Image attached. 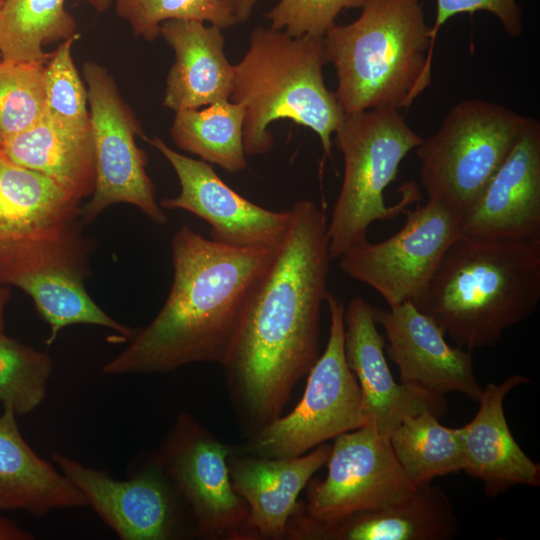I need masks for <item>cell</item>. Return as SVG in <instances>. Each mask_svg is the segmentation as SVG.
Listing matches in <instances>:
<instances>
[{
	"mask_svg": "<svg viewBox=\"0 0 540 540\" xmlns=\"http://www.w3.org/2000/svg\"><path fill=\"white\" fill-rule=\"evenodd\" d=\"M323 37H294L281 30L256 27L249 49L234 65L231 101L244 107L243 144L247 156L273 146L272 122L289 119L315 132L325 155L344 111L323 78Z\"/></svg>",
	"mask_w": 540,
	"mask_h": 540,
	"instance_id": "5b68a950",
	"label": "cell"
},
{
	"mask_svg": "<svg viewBox=\"0 0 540 540\" xmlns=\"http://www.w3.org/2000/svg\"><path fill=\"white\" fill-rule=\"evenodd\" d=\"M344 325L345 355L361 391L366 423L389 435L409 415L428 411L440 418L445 414V396L395 381L384 355V338L368 301L354 297L345 309Z\"/></svg>",
	"mask_w": 540,
	"mask_h": 540,
	"instance_id": "ac0fdd59",
	"label": "cell"
},
{
	"mask_svg": "<svg viewBox=\"0 0 540 540\" xmlns=\"http://www.w3.org/2000/svg\"><path fill=\"white\" fill-rule=\"evenodd\" d=\"M458 532L453 505L438 485L428 483L408 497L329 525L291 518L286 538L308 540H450Z\"/></svg>",
	"mask_w": 540,
	"mask_h": 540,
	"instance_id": "44dd1931",
	"label": "cell"
},
{
	"mask_svg": "<svg viewBox=\"0 0 540 540\" xmlns=\"http://www.w3.org/2000/svg\"><path fill=\"white\" fill-rule=\"evenodd\" d=\"M114 1V0H113Z\"/></svg>",
	"mask_w": 540,
	"mask_h": 540,
	"instance_id": "ab89813d",
	"label": "cell"
},
{
	"mask_svg": "<svg viewBox=\"0 0 540 540\" xmlns=\"http://www.w3.org/2000/svg\"><path fill=\"white\" fill-rule=\"evenodd\" d=\"M462 236L540 238V124L531 117L512 150L462 214Z\"/></svg>",
	"mask_w": 540,
	"mask_h": 540,
	"instance_id": "e0dca14e",
	"label": "cell"
},
{
	"mask_svg": "<svg viewBox=\"0 0 540 540\" xmlns=\"http://www.w3.org/2000/svg\"><path fill=\"white\" fill-rule=\"evenodd\" d=\"M331 445L322 443L304 455L263 458L236 452L228 457L234 490L245 501L257 539L286 538L298 497L312 476L327 462Z\"/></svg>",
	"mask_w": 540,
	"mask_h": 540,
	"instance_id": "ffe728a7",
	"label": "cell"
},
{
	"mask_svg": "<svg viewBox=\"0 0 540 540\" xmlns=\"http://www.w3.org/2000/svg\"><path fill=\"white\" fill-rule=\"evenodd\" d=\"M98 13L113 0H79ZM65 0H4L0 5V53L5 61L46 63L43 45L77 37V24Z\"/></svg>",
	"mask_w": 540,
	"mask_h": 540,
	"instance_id": "484cf974",
	"label": "cell"
},
{
	"mask_svg": "<svg viewBox=\"0 0 540 540\" xmlns=\"http://www.w3.org/2000/svg\"><path fill=\"white\" fill-rule=\"evenodd\" d=\"M222 29L196 20H168L160 35L175 53L163 105L175 112L229 100L235 67L224 51Z\"/></svg>",
	"mask_w": 540,
	"mask_h": 540,
	"instance_id": "7402d4cb",
	"label": "cell"
},
{
	"mask_svg": "<svg viewBox=\"0 0 540 540\" xmlns=\"http://www.w3.org/2000/svg\"><path fill=\"white\" fill-rule=\"evenodd\" d=\"M233 11L237 23L246 22L258 0H225Z\"/></svg>",
	"mask_w": 540,
	"mask_h": 540,
	"instance_id": "e575fe53",
	"label": "cell"
},
{
	"mask_svg": "<svg viewBox=\"0 0 540 540\" xmlns=\"http://www.w3.org/2000/svg\"><path fill=\"white\" fill-rule=\"evenodd\" d=\"M233 451L188 413L177 417L160 446L156 466L188 504L196 536L257 539L248 506L231 483L227 461Z\"/></svg>",
	"mask_w": 540,
	"mask_h": 540,
	"instance_id": "30bf717a",
	"label": "cell"
},
{
	"mask_svg": "<svg viewBox=\"0 0 540 540\" xmlns=\"http://www.w3.org/2000/svg\"><path fill=\"white\" fill-rule=\"evenodd\" d=\"M366 0H279L267 12L271 28L290 36L322 38L335 24L340 12L361 8Z\"/></svg>",
	"mask_w": 540,
	"mask_h": 540,
	"instance_id": "d6a6232c",
	"label": "cell"
},
{
	"mask_svg": "<svg viewBox=\"0 0 540 540\" xmlns=\"http://www.w3.org/2000/svg\"><path fill=\"white\" fill-rule=\"evenodd\" d=\"M336 144L344 160V176L334 204L327 236L332 259H339L354 245L367 240L369 226L404 214L422 201L418 185L400 187V200L389 206L386 188L396 180L405 156L423 138L406 123L399 110L391 107L344 113L335 131Z\"/></svg>",
	"mask_w": 540,
	"mask_h": 540,
	"instance_id": "8992f818",
	"label": "cell"
},
{
	"mask_svg": "<svg viewBox=\"0 0 540 540\" xmlns=\"http://www.w3.org/2000/svg\"><path fill=\"white\" fill-rule=\"evenodd\" d=\"M30 536L17 525L6 519L0 518V540H24Z\"/></svg>",
	"mask_w": 540,
	"mask_h": 540,
	"instance_id": "d590c367",
	"label": "cell"
},
{
	"mask_svg": "<svg viewBox=\"0 0 540 540\" xmlns=\"http://www.w3.org/2000/svg\"><path fill=\"white\" fill-rule=\"evenodd\" d=\"M87 254L76 220L0 241V284L16 286L32 298L50 326L48 345L72 324L102 326L126 341L137 331L114 320L89 296Z\"/></svg>",
	"mask_w": 540,
	"mask_h": 540,
	"instance_id": "ba28073f",
	"label": "cell"
},
{
	"mask_svg": "<svg viewBox=\"0 0 540 540\" xmlns=\"http://www.w3.org/2000/svg\"><path fill=\"white\" fill-rule=\"evenodd\" d=\"M0 147H1V139H0Z\"/></svg>",
	"mask_w": 540,
	"mask_h": 540,
	"instance_id": "f35d334b",
	"label": "cell"
},
{
	"mask_svg": "<svg viewBox=\"0 0 540 540\" xmlns=\"http://www.w3.org/2000/svg\"><path fill=\"white\" fill-rule=\"evenodd\" d=\"M3 1H4V0H0V5L2 4Z\"/></svg>",
	"mask_w": 540,
	"mask_h": 540,
	"instance_id": "74e56055",
	"label": "cell"
},
{
	"mask_svg": "<svg viewBox=\"0 0 540 540\" xmlns=\"http://www.w3.org/2000/svg\"><path fill=\"white\" fill-rule=\"evenodd\" d=\"M540 302V238L461 236L445 251L414 306L456 346H494Z\"/></svg>",
	"mask_w": 540,
	"mask_h": 540,
	"instance_id": "3957f363",
	"label": "cell"
},
{
	"mask_svg": "<svg viewBox=\"0 0 540 540\" xmlns=\"http://www.w3.org/2000/svg\"><path fill=\"white\" fill-rule=\"evenodd\" d=\"M77 37L62 41L44 66L45 114L68 128L91 130L88 93L75 67L71 47Z\"/></svg>",
	"mask_w": 540,
	"mask_h": 540,
	"instance_id": "1f68e13d",
	"label": "cell"
},
{
	"mask_svg": "<svg viewBox=\"0 0 540 540\" xmlns=\"http://www.w3.org/2000/svg\"><path fill=\"white\" fill-rule=\"evenodd\" d=\"M527 120L487 100L466 99L454 105L439 129L415 148L428 199L463 214L506 159Z\"/></svg>",
	"mask_w": 540,
	"mask_h": 540,
	"instance_id": "52a82bcc",
	"label": "cell"
},
{
	"mask_svg": "<svg viewBox=\"0 0 540 540\" xmlns=\"http://www.w3.org/2000/svg\"><path fill=\"white\" fill-rule=\"evenodd\" d=\"M529 382L528 377L514 374L500 383L486 384L474 418L459 428L462 471L482 481L487 496H498L516 485L535 487L540 484V466L517 444L504 412L507 394Z\"/></svg>",
	"mask_w": 540,
	"mask_h": 540,
	"instance_id": "d6986e66",
	"label": "cell"
},
{
	"mask_svg": "<svg viewBox=\"0 0 540 540\" xmlns=\"http://www.w3.org/2000/svg\"><path fill=\"white\" fill-rule=\"evenodd\" d=\"M147 141L173 167L180 184L176 197L164 198V209H181L205 220L210 239L240 248H276L282 242L290 222V209L273 211L261 207L229 187L212 166L178 153L161 138Z\"/></svg>",
	"mask_w": 540,
	"mask_h": 540,
	"instance_id": "5bb4252c",
	"label": "cell"
},
{
	"mask_svg": "<svg viewBox=\"0 0 540 540\" xmlns=\"http://www.w3.org/2000/svg\"><path fill=\"white\" fill-rule=\"evenodd\" d=\"M83 76L87 84L96 180L92 198L80 215L85 222H91L107 207L124 202L136 206L156 224L167 223L146 172V154L135 141L136 136H143L140 122L104 67L86 62Z\"/></svg>",
	"mask_w": 540,
	"mask_h": 540,
	"instance_id": "7c38bea8",
	"label": "cell"
},
{
	"mask_svg": "<svg viewBox=\"0 0 540 540\" xmlns=\"http://www.w3.org/2000/svg\"><path fill=\"white\" fill-rule=\"evenodd\" d=\"M9 298V290L0 287V331H4V307Z\"/></svg>",
	"mask_w": 540,
	"mask_h": 540,
	"instance_id": "8d00e7d4",
	"label": "cell"
},
{
	"mask_svg": "<svg viewBox=\"0 0 540 540\" xmlns=\"http://www.w3.org/2000/svg\"><path fill=\"white\" fill-rule=\"evenodd\" d=\"M80 213L79 201L56 182L0 150V241L74 221Z\"/></svg>",
	"mask_w": 540,
	"mask_h": 540,
	"instance_id": "d4e9b609",
	"label": "cell"
},
{
	"mask_svg": "<svg viewBox=\"0 0 540 540\" xmlns=\"http://www.w3.org/2000/svg\"><path fill=\"white\" fill-rule=\"evenodd\" d=\"M51 357L0 331V402L16 415L36 409L46 398Z\"/></svg>",
	"mask_w": 540,
	"mask_h": 540,
	"instance_id": "f1b7e54d",
	"label": "cell"
},
{
	"mask_svg": "<svg viewBox=\"0 0 540 540\" xmlns=\"http://www.w3.org/2000/svg\"><path fill=\"white\" fill-rule=\"evenodd\" d=\"M485 11L493 14L510 37H517L523 29V18L516 0H436L434 24L430 27L431 43H434L442 26L453 16Z\"/></svg>",
	"mask_w": 540,
	"mask_h": 540,
	"instance_id": "836d02e7",
	"label": "cell"
},
{
	"mask_svg": "<svg viewBox=\"0 0 540 540\" xmlns=\"http://www.w3.org/2000/svg\"><path fill=\"white\" fill-rule=\"evenodd\" d=\"M325 301L330 315L329 337L307 375L303 397L287 415L248 438L239 453L263 458L297 457L365 425L361 391L345 355V308L329 292Z\"/></svg>",
	"mask_w": 540,
	"mask_h": 540,
	"instance_id": "9c48e42d",
	"label": "cell"
},
{
	"mask_svg": "<svg viewBox=\"0 0 540 540\" xmlns=\"http://www.w3.org/2000/svg\"><path fill=\"white\" fill-rule=\"evenodd\" d=\"M276 248L228 246L182 226L171 240L174 276L163 307L103 371L167 373L193 363L222 365Z\"/></svg>",
	"mask_w": 540,
	"mask_h": 540,
	"instance_id": "7a4b0ae2",
	"label": "cell"
},
{
	"mask_svg": "<svg viewBox=\"0 0 540 540\" xmlns=\"http://www.w3.org/2000/svg\"><path fill=\"white\" fill-rule=\"evenodd\" d=\"M0 150L14 163L52 179L79 202L94 191L91 130L61 126L43 116L29 129L3 140Z\"/></svg>",
	"mask_w": 540,
	"mask_h": 540,
	"instance_id": "cb8c5ba5",
	"label": "cell"
},
{
	"mask_svg": "<svg viewBox=\"0 0 540 540\" xmlns=\"http://www.w3.org/2000/svg\"><path fill=\"white\" fill-rule=\"evenodd\" d=\"M373 313L385 330L400 383L440 396L458 392L478 402L482 388L471 351L449 345L444 332L411 302L388 309L373 306Z\"/></svg>",
	"mask_w": 540,
	"mask_h": 540,
	"instance_id": "2e32d148",
	"label": "cell"
},
{
	"mask_svg": "<svg viewBox=\"0 0 540 540\" xmlns=\"http://www.w3.org/2000/svg\"><path fill=\"white\" fill-rule=\"evenodd\" d=\"M42 62L0 60V139L23 132L45 114Z\"/></svg>",
	"mask_w": 540,
	"mask_h": 540,
	"instance_id": "f546056e",
	"label": "cell"
},
{
	"mask_svg": "<svg viewBox=\"0 0 540 540\" xmlns=\"http://www.w3.org/2000/svg\"><path fill=\"white\" fill-rule=\"evenodd\" d=\"M344 113L409 107L431 83L433 47L421 0H366L323 36Z\"/></svg>",
	"mask_w": 540,
	"mask_h": 540,
	"instance_id": "277c9868",
	"label": "cell"
},
{
	"mask_svg": "<svg viewBox=\"0 0 540 540\" xmlns=\"http://www.w3.org/2000/svg\"><path fill=\"white\" fill-rule=\"evenodd\" d=\"M404 214L393 236L378 243L367 239L339 258L341 270L374 289L388 307L416 303L445 251L462 236V212L445 202L428 199Z\"/></svg>",
	"mask_w": 540,
	"mask_h": 540,
	"instance_id": "8fae6325",
	"label": "cell"
},
{
	"mask_svg": "<svg viewBox=\"0 0 540 540\" xmlns=\"http://www.w3.org/2000/svg\"><path fill=\"white\" fill-rule=\"evenodd\" d=\"M113 3L135 36L150 42L160 36V26L168 20L209 22L221 29L237 23L225 0H114Z\"/></svg>",
	"mask_w": 540,
	"mask_h": 540,
	"instance_id": "4dcf8cb0",
	"label": "cell"
},
{
	"mask_svg": "<svg viewBox=\"0 0 540 540\" xmlns=\"http://www.w3.org/2000/svg\"><path fill=\"white\" fill-rule=\"evenodd\" d=\"M52 459L96 513L123 540H168L178 535V510L169 480L156 466L127 480L59 453Z\"/></svg>",
	"mask_w": 540,
	"mask_h": 540,
	"instance_id": "9a60e30c",
	"label": "cell"
},
{
	"mask_svg": "<svg viewBox=\"0 0 540 540\" xmlns=\"http://www.w3.org/2000/svg\"><path fill=\"white\" fill-rule=\"evenodd\" d=\"M423 411L405 417L388 435L392 450L415 488L463 469L459 428L442 425Z\"/></svg>",
	"mask_w": 540,
	"mask_h": 540,
	"instance_id": "83f0119b",
	"label": "cell"
},
{
	"mask_svg": "<svg viewBox=\"0 0 540 540\" xmlns=\"http://www.w3.org/2000/svg\"><path fill=\"white\" fill-rule=\"evenodd\" d=\"M175 113L171 136L179 148L233 174L246 167L240 103L229 99Z\"/></svg>",
	"mask_w": 540,
	"mask_h": 540,
	"instance_id": "4316f807",
	"label": "cell"
},
{
	"mask_svg": "<svg viewBox=\"0 0 540 540\" xmlns=\"http://www.w3.org/2000/svg\"><path fill=\"white\" fill-rule=\"evenodd\" d=\"M327 475L308 486L307 501L291 518L329 525L398 502L416 488L400 466L387 434L373 424L335 437Z\"/></svg>",
	"mask_w": 540,
	"mask_h": 540,
	"instance_id": "4fadbf2b",
	"label": "cell"
},
{
	"mask_svg": "<svg viewBox=\"0 0 540 540\" xmlns=\"http://www.w3.org/2000/svg\"><path fill=\"white\" fill-rule=\"evenodd\" d=\"M0 415V509H21L43 517L54 509L88 505L84 494L22 437L15 412Z\"/></svg>",
	"mask_w": 540,
	"mask_h": 540,
	"instance_id": "603a6c76",
	"label": "cell"
},
{
	"mask_svg": "<svg viewBox=\"0 0 540 540\" xmlns=\"http://www.w3.org/2000/svg\"><path fill=\"white\" fill-rule=\"evenodd\" d=\"M290 214L287 232L221 365L247 439L282 415L319 357L320 315L332 260L327 220L307 199L296 201Z\"/></svg>",
	"mask_w": 540,
	"mask_h": 540,
	"instance_id": "6da1fadb",
	"label": "cell"
}]
</instances>
